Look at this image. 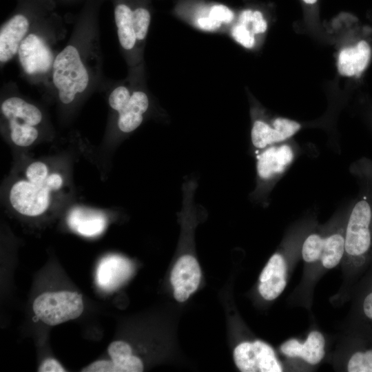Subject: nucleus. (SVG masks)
<instances>
[{"label": "nucleus", "mask_w": 372, "mask_h": 372, "mask_svg": "<svg viewBox=\"0 0 372 372\" xmlns=\"http://www.w3.org/2000/svg\"><path fill=\"white\" fill-rule=\"evenodd\" d=\"M360 189L345 227L344 263L354 273L372 263V161L363 159L353 168Z\"/></svg>", "instance_id": "1"}, {"label": "nucleus", "mask_w": 372, "mask_h": 372, "mask_svg": "<svg viewBox=\"0 0 372 372\" xmlns=\"http://www.w3.org/2000/svg\"><path fill=\"white\" fill-rule=\"evenodd\" d=\"M88 81V74L79 52L74 46H67L53 63V82L59 91L60 100L65 104L71 103L76 93L85 90Z\"/></svg>", "instance_id": "2"}, {"label": "nucleus", "mask_w": 372, "mask_h": 372, "mask_svg": "<svg viewBox=\"0 0 372 372\" xmlns=\"http://www.w3.org/2000/svg\"><path fill=\"white\" fill-rule=\"evenodd\" d=\"M34 314L43 323L55 326L79 318L84 309L81 294L76 291L45 292L34 300Z\"/></svg>", "instance_id": "3"}, {"label": "nucleus", "mask_w": 372, "mask_h": 372, "mask_svg": "<svg viewBox=\"0 0 372 372\" xmlns=\"http://www.w3.org/2000/svg\"><path fill=\"white\" fill-rule=\"evenodd\" d=\"M234 360L242 372L282 371L273 348L260 340L244 342L237 345L234 350Z\"/></svg>", "instance_id": "4"}, {"label": "nucleus", "mask_w": 372, "mask_h": 372, "mask_svg": "<svg viewBox=\"0 0 372 372\" xmlns=\"http://www.w3.org/2000/svg\"><path fill=\"white\" fill-rule=\"evenodd\" d=\"M296 155V149L287 141L261 149L256 157V171L262 183H273L289 167Z\"/></svg>", "instance_id": "5"}, {"label": "nucleus", "mask_w": 372, "mask_h": 372, "mask_svg": "<svg viewBox=\"0 0 372 372\" xmlns=\"http://www.w3.org/2000/svg\"><path fill=\"white\" fill-rule=\"evenodd\" d=\"M50 190L43 184L30 181L15 183L10 192V201L19 213L28 216H39L46 211L50 204Z\"/></svg>", "instance_id": "6"}, {"label": "nucleus", "mask_w": 372, "mask_h": 372, "mask_svg": "<svg viewBox=\"0 0 372 372\" xmlns=\"http://www.w3.org/2000/svg\"><path fill=\"white\" fill-rule=\"evenodd\" d=\"M301 128L300 123L283 117L273 120L272 125L260 120L254 121L251 132V142L255 148L265 147L287 141Z\"/></svg>", "instance_id": "7"}, {"label": "nucleus", "mask_w": 372, "mask_h": 372, "mask_svg": "<svg viewBox=\"0 0 372 372\" xmlns=\"http://www.w3.org/2000/svg\"><path fill=\"white\" fill-rule=\"evenodd\" d=\"M201 271L196 259L191 255H183L175 263L170 281L174 296L178 302H185L197 289Z\"/></svg>", "instance_id": "8"}, {"label": "nucleus", "mask_w": 372, "mask_h": 372, "mask_svg": "<svg viewBox=\"0 0 372 372\" xmlns=\"http://www.w3.org/2000/svg\"><path fill=\"white\" fill-rule=\"evenodd\" d=\"M18 53L24 71L29 74L46 72L52 62L50 50L34 34H29L22 41Z\"/></svg>", "instance_id": "9"}, {"label": "nucleus", "mask_w": 372, "mask_h": 372, "mask_svg": "<svg viewBox=\"0 0 372 372\" xmlns=\"http://www.w3.org/2000/svg\"><path fill=\"white\" fill-rule=\"evenodd\" d=\"M287 266L280 254H274L263 268L260 277L258 291L267 300L277 298L287 285Z\"/></svg>", "instance_id": "10"}, {"label": "nucleus", "mask_w": 372, "mask_h": 372, "mask_svg": "<svg viewBox=\"0 0 372 372\" xmlns=\"http://www.w3.org/2000/svg\"><path fill=\"white\" fill-rule=\"evenodd\" d=\"M324 347L325 340L323 335L320 331H312L303 343L297 339L291 338L284 342L280 349L289 358H300L308 364L315 365L323 359L325 354Z\"/></svg>", "instance_id": "11"}, {"label": "nucleus", "mask_w": 372, "mask_h": 372, "mask_svg": "<svg viewBox=\"0 0 372 372\" xmlns=\"http://www.w3.org/2000/svg\"><path fill=\"white\" fill-rule=\"evenodd\" d=\"M132 265L119 256H109L103 258L96 271V281L105 290H113L124 282L130 276Z\"/></svg>", "instance_id": "12"}, {"label": "nucleus", "mask_w": 372, "mask_h": 372, "mask_svg": "<svg viewBox=\"0 0 372 372\" xmlns=\"http://www.w3.org/2000/svg\"><path fill=\"white\" fill-rule=\"evenodd\" d=\"M67 220L71 229L86 237L100 235L107 225V218L103 212L84 207L73 208Z\"/></svg>", "instance_id": "13"}, {"label": "nucleus", "mask_w": 372, "mask_h": 372, "mask_svg": "<svg viewBox=\"0 0 372 372\" xmlns=\"http://www.w3.org/2000/svg\"><path fill=\"white\" fill-rule=\"evenodd\" d=\"M27 19L17 14L6 23L0 31V60L6 62L18 52L23 38L28 30Z\"/></svg>", "instance_id": "14"}, {"label": "nucleus", "mask_w": 372, "mask_h": 372, "mask_svg": "<svg viewBox=\"0 0 372 372\" xmlns=\"http://www.w3.org/2000/svg\"><path fill=\"white\" fill-rule=\"evenodd\" d=\"M371 48L365 41L340 50L338 57V70L347 77L359 76L367 67L371 58Z\"/></svg>", "instance_id": "15"}, {"label": "nucleus", "mask_w": 372, "mask_h": 372, "mask_svg": "<svg viewBox=\"0 0 372 372\" xmlns=\"http://www.w3.org/2000/svg\"><path fill=\"white\" fill-rule=\"evenodd\" d=\"M148 105V99L144 92H134L127 104L118 112L119 129L127 133L136 129L143 121V114L147 110Z\"/></svg>", "instance_id": "16"}, {"label": "nucleus", "mask_w": 372, "mask_h": 372, "mask_svg": "<svg viewBox=\"0 0 372 372\" xmlns=\"http://www.w3.org/2000/svg\"><path fill=\"white\" fill-rule=\"evenodd\" d=\"M1 112L10 121L32 126L39 124L42 119L40 110L34 105L18 97H11L1 105Z\"/></svg>", "instance_id": "17"}, {"label": "nucleus", "mask_w": 372, "mask_h": 372, "mask_svg": "<svg viewBox=\"0 0 372 372\" xmlns=\"http://www.w3.org/2000/svg\"><path fill=\"white\" fill-rule=\"evenodd\" d=\"M345 251V227L338 228L324 236L320 261L327 269L335 267L342 260Z\"/></svg>", "instance_id": "18"}, {"label": "nucleus", "mask_w": 372, "mask_h": 372, "mask_svg": "<svg viewBox=\"0 0 372 372\" xmlns=\"http://www.w3.org/2000/svg\"><path fill=\"white\" fill-rule=\"evenodd\" d=\"M107 352L114 362L116 372H141L142 360L132 354V348L126 342L118 340L110 344Z\"/></svg>", "instance_id": "19"}, {"label": "nucleus", "mask_w": 372, "mask_h": 372, "mask_svg": "<svg viewBox=\"0 0 372 372\" xmlns=\"http://www.w3.org/2000/svg\"><path fill=\"white\" fill-rule=\"evenodd\" d=\"M131 9L124 4L116 6L114 11L115 21L121 45L126 50L132 48L136 39L132 24Z\"/></svg>", "instance_id": "20"}, {"label": "nucleus", "mask_w": 372, "mask_h": 372, "mask_svg": "<svg viewBox=\"0 0 372 372\" xmlns=\"http://www.w3.org/2000/svg\"><path fill=\"white\" fill-rule=\"evenodd\" d=\"M364 287L358 302V309L362 327L372 338V276Z\"/></svg>", "instance_id": "21"}, {"label": "nucleus", "mask_w": 372, "mask_h": 372, "mask_svg": "<svg viewBox=\"0 0 372 372\" xmlns=\"http://www.w3.org/2000/svg\"><path fill=\"white\" fill-rule=\"evenodd\" d=\"M348 372H372V346L364 345L350 355L347 364Z\"/></svg>", "instance_id": "22"}, {"label": "nucleus", "mask_w": 372, "mask_h": 372, "mask_svg": "<svg viewBox=\"0 0 372 372\" xmlns=\"http://www.w3.org/2000/svg\"><path fill=\"white\" fill-rule=\"evenodd\" d=\"M9 124L11 139L15 145L27 147L37 138L38 131L33 126L20 123L14 120H10Z\"/></svg>", "instance_id": "23"}, {"label": "nucleus", "mask_w": 372, "mask_h": 372, "mask_svg": "<svg viewBox=\"0 0 372 372\" xmlns=\"http://www.w3.org/2000/svg\"><path fill=\"white\" fill-rule=\"evenodd\" d=\"M324 236L313 233L305 238L302 246L301 253L302 258L306 262L313 263L320 260L323 249Z\"/></svg>", "instance_id": "24"}, {"label": "nucleus", "mask_w": 372, "mask_h": 372, "mask_svg": "<svg viewBox=\"0 0 372 372\" xmlns=\"http://www.w3.org/2000/svg\"><path fill=\"white\" fill-rule=\"evenodd\" d=\"M240 23L247 27L254 34L263 33L267 28V22L259 10L247 9L239 17Z\"/></svg>", "instance_id": "25"}, {"label": "nucleus", "mask_w": 372, "mask_h": 372, "mask_svg": "<svg viewBox=\"0 0 372 372\" xmlns=\"http://www.w3.org/2000/svg\"><path fill=\"white\" fill-rule=\"evenodd\" d=\"M150 22L149 12L144 8L136 9L132 13V24L137 39H143L147 32Z\"/></svg>", "instance_id": "26"}, {"label": "nucleus", "mask_w": 372, "mask_h": 372, "mask_svg": "<svg viewBox=\"0 0 372 372\" xmlns=\"http://www.w3.org/2000/svg\"><path fill=\"white\" fill-rule=\"evenodd\" d=\"M48 169L45 164L34 162L26 169L25 175L28 181L34 184H43L48 176Z\"/></svg>", "instance_id": "27"}, {"label": "nucleus", "mask_w": 372, "mask_h": 372, "mask_svg": "<svg viewBox=\"0 0 372 372\" xmlns=\"http://www.w3.org/2000/svg\"><path fill=\"white\" fill-rule=\"evenodd\" d=\"M130 97L128 90L124 86H119L110 94L109 104L112 109L119 112L127 104Z\"/></svg>", "instance_id": "28"}, {"label": "nucleus", "mask_w": 372, "mask_h": 372, "mask_svg": "<svg viewBox=\"0 0 372 372\" xmlns=\"http://www.w3.org/2000/svg\"><path fill=\"white\" fill-rule=\"evenodd\" d=\"M232 36L238 43L247 48H251L254 45V34L241 23L233 28Z\"/></svg>", "instance_id": "29"}, {"label": "nucleus", "mask_w": 372, "mask_h": 372, "mask_svg": "<svg viewBox=\"0 0 372 372\" xmlns=\"http://www.w3.org/2000/svg\"><path fill=\"white\" fill-rule=\"evenodd\" d=\"M209 17L221 23H228L234 19V13L224 5H216L211 8Z\"/></svg>", "instance_id": "30"}, {"label": "nucleus", "mask_w": 372, "mask_h": 372, "mask_svg": "<svg viewBox=\"0 0 372 372\" xmlns=\"http://www.w3.org/2000/svg\"><path fill=\"white\" fill-rule=\"evenodd\" d=\"M82 372H116V366L111 360H97L81 370Z\"/></svg>", "instance_id": "31"}, {"label": "nucleus", "mask_w": 372, "mask_h": 372, "mask_svg": "<svg viewBox=\"0 0 372 372\" xmlns=\"http://www.w3.org/2000/svg\"><path fill=\"white\" fill-rule=\"evenodd\" d=\"M39 372H65V369L55 359L47 358L39 366Z\"/></svg>", "instance_id": "32"}, {"label": "nucleus", "mask_w": 372, "mask_h": 372, "mask_svg": "<svg viewBox=\"0 0 372 372\" xmlns=\"http://www.w3.org/2000/svg\"><path fill=\"white\" fill-rule=\"evenodd\" d=\"M197 22L198 25L205 30H214L221 25V22L210 17L200 18Z\"/></svg>", "instance_id": "33"}, {"label": "nucleus", "mask_w": 372, "mask_h": 372, "mask_svg": "<svg viewBox=\"0 0 372 372\" xmlns=\"http://www.w3.org/2000/svg\"><path fill=\"white\" fill-rule=\"evenodd\" d=\"M44 183L50 191L57 190L61 188L63 179L59 174L54 173L48 176Z\"/></svg>", "instance_id": "34"}, {"label": "nucleus", "mask_w": 372, "mask_h": 372, "mask_svg": "<svg viewBox=\"0 0 372 372\" xmlns=\"http://www.w3.org/2000/svg\"><path fill=\"white\" fill-rule=\"evenodd\" d=\"M318 0H302V1L308 6H315Z\"/></svg>", "instance_id": "35"}]
</instances>
